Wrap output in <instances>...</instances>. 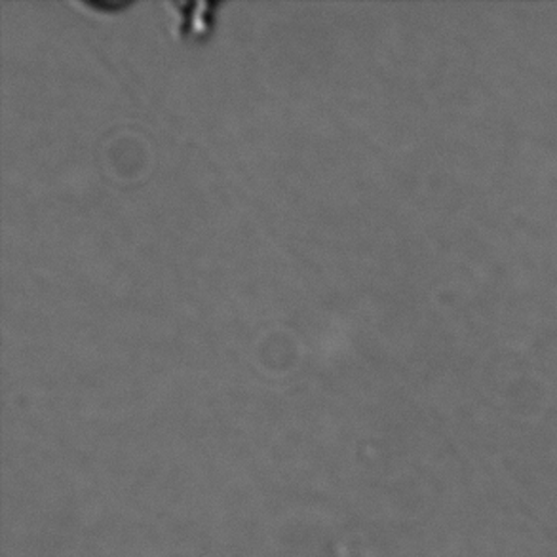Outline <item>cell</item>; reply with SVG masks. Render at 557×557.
Here are the masks:
<instances>
[]
</instances>
